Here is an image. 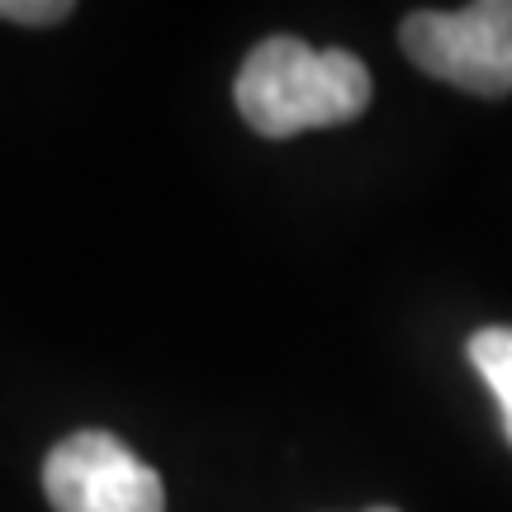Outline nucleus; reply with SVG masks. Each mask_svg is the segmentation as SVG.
<instances>
[{"label": "nucleus", "instance_id": "obj_1", "mask_svg": "<svg viewBox=\"0 0 512 512\" xmlns=\"http://www.w3.org/2000/svg\"><path fill=\"white\" fill-rule=\"evenodd\" d=\"M238 114L261 138L351 124L370 105L366 62L347 48H309L299 38L256 43L238 72Z\"/></svg>", "mask_w": 512, "mask_h": 512}, {"label": "nucleus", "instance_id": "obj_2", "mask_svg": "<svg viewBox=\"0 0 512 512\" xmlns=\"http://www.w3.org/2000/svg\"><path fill=\"white\" fill-rule=\"evenodd\" d=\"M399 43L418 72L470 95H512V0L465 10H413Z\"/></svg>", "mask_w": 512, "mask_h": 512}, {"label": "nucleus", "instance_id": "obj_3", "mask_svg": "<svg viewBox=\"0 0 512 512\" xmlns=\"http://www.w3.org/2000/svg\"><path fill=\"white\" fill-rule=\"evenodd\" d=\"M43 494L57 512H166L162 475L110 432H72L43 460Z\"/></svg>", "mask_w": 512, "mask_h": 512}, {"label": "nucleus", "instance_id": "obj_4", "mask_svg": "<svg viewBox=\"0 0 512 512\" xmlns=\"http://www.w3.org/2000/svg\"><path fill=\"white\" fill-rule=\"evenodd\" d=\"M465 351H470V366L494 389L498 413H503V432L512 441V328H479Z\"/></svg>", "mask_w": 512, "mask_h": 512}, {"label": "nucleus", "instance_id": "obj_5", "mask_svg": "<svg viewBox=\"0 0 512 512\" xmlns=\"http://www.w3.org/2000/svg\"><path fill=\"white\" fill-rule=\"evenodd\" d=\"M72 15L67 0H0V19H15V24H62Z\"/></svg>", "mask_w": 512, "mask_h": 512}, {"label": "nucleus", "instance_id": "obj_6", "mask_svg": "<svg viewBox=\"0 0 512 512\" xmlns=\"http://www.w3.org/2000/svg\"><path fill=\"white\" fill-rule=\"evenodd\" d=\"M370 512H399V508H370Z\"/></svg>", "mask_w": 512, "mask_h": 512}]
</instances>
